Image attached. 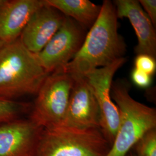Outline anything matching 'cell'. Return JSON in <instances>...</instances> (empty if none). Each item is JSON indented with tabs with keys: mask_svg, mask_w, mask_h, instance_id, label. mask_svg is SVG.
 Here are the masks:
<instances>
[{
	"mask_svg": "<svg viewBox=\"0 0 156 156\" xmlns=\"http://www.w3.org/2000/svg\"><path fill=\"white\" fill-rule=\"evenodd\" d=\"M64 16L69 17L84 28H90L98 16L101 6L89 0H45Z\"/></svg>",
	"mask_w": 156,
	"mask_h": 156,
	"instance_id": "cell-13",
	"label": "cell"
},
{
	"mask_svg": "<svg viewBox=\"0 0 156 156\" xmlns=\"http://www.w3.org/2000/svg\"><path fill=\"white\" fill-rule=\"evenodd\" d=\"M73 82L74 78L69 73L49 74L36 94L29 119L40 128L62 125Z\"/></svg>",
	"mask_w": 156,
	"mask_h": 156,
	"instance_id": "cell-5",
	"label": "cell"
},
{
	"mask_svg": "<svg viewBox=\"0 0 156 156\" xmlns=\"http://www.w3.org/2000/svg\"><path fill=\"white\" fill-rule=\"evenodd\" d=\"M4 44L2 41H0V49H1L3 46H4Z\"/></svg>",
	"mask_w": 156,
	"mask_h": 156,
	"instance_id": "cell-20",
	"label": "cell"
},
{
	"mask_svg": "<svg viewBox=\"0 0 156 156\" xmlns=\"http://www.w3.org/2000/svg\"><path fill=\"white\" fill-rule=\"evenodd\" d=\"M64 16L55 8L45 4L31 17L19 39L30 51L37 54L50 41L63 22Z\"/></svg>",
	"mask_w": 156,
	"mask_h": 156,
	"instance_id": "cell-9",
	"label": "cell"
},
{
	"mask_svg": "<svg viewBox=\"0 0 156 156\" xmlns=\"http://www.w3.org/2000/svg\"><path fill=\"white\" fill-rule=\"evenodd\" d=\"M73 77L74 82L62 125L79 129H100L98 106L90 85L85 76Z\"/></svg>",
	"mask_w": 156,
	"mask_h": 156,
	"instance_id": "cell-8",
	"label": "cell"
},
{
	"mask_svg": "<svg viewBox=\"0 0 156 156\" xmlns=\"http://www.w3.org/2000/svg\"><path fill=\"white\" fill-rule=\"evenodd\" d=\"M140 5L149 17L153 26L156 24V0H140Z\"/></svg>",
	"mask_w": 156,
	"mask_h": 156,
	"instance_id": "cell-18",
	"label": "cell"
},
{
	"mask_svg": "<svg viewBox=\"0 0 156 156\" xmlns=\"http://www.w3.org/2000/svg\"><path fill=\"white\" fill-rule=\"evenodd\" d=\"M49 75L19 38L0 49V99L37 94Z\"/></svg>",
	"mask_w": 156,
	"mask_h": 156,
	"instance_id": "cell-2",
	"label": "cell"
},
{
	"mask_svg": "<svg viewBox=\"0 0 156 156\" xmlns=\"http://www.w3.org/2000/svg\"><path fill=\"white\" fill-rule=\"evenodd\" d=\"M131 151L136 156H156V128L146 133Z\"/></svg>",
	"mask_w": 156,
	"mask_h": 156,
	"instance_id": "cell-15",
	"label": "cell"
},
{
	"mask_svg": "<svg viewBox=\"0 0 156 156\" xmlns=\"http://www.w3.org/2000/svg\"><path fill=\"white\" fill-rule=\"evenodd\" d=\"M111 146L100 129L42 128L34 156H106Z\"/></svg>",
	"mask_w": 156,
	"mask_h": 156,
	"instance_id": "cell-4",
	"label": "cell"
},
{
	"mask_svg": "<svg viewBox=\"0 0 156 156\" xmlns=\"http://www.w3.org/2000/svg\"><path fill=\"white\" fill-rule=\"evenodd\" d=\"M126 61L127 59L123 57L109 66L95 69L84 76L98 106L101 131L111 146L115 138L120 121L118 108L112 101V84L115 74Z\"/></svg>",
	"mask_w": 156,
	"mask_h": 156,
	"instance_id": "cell-6",
	"label": "cell"
},
{
	"mask_svg": "<svg viewBox=\"0 0 156 156\" xmlns=\"http://www.w3.org/2000/svg\"><path fill=\"white\" fill-rule=\"evenodd\" d=\"M126 156H136L135 154L132 151H129L128 153V154Z\"/></svg>",
	"mask_w": 156,
	"mask_h": 156,
	"instance_id": "cell-19",
	"label": "cell"
},
{
	"mask_svg": "<svg viewBox=\"0 0 156 156\" xmlns=\"http://www.w3.org/2000/svg\"><path fill=\"white\" fill-rule=\"evenodd\" d=\"M83 26L64 16L61 27L45 48L35 54L46 72L60 73L78 53L86 35Z\"/></svg>",
	"mask_w": 156,
	"mask_h": 156,
	"instance_id": "cell-7",
	"label": "cell"
},
{
	"mask_svg": "<svg viewBox=\"0 0 156 156\" xmlns=\"http://www.w3.org/2000/svg\"><path fill=\"white\" fill-rule=\"evenodd\" d=\"M42 129L29 119L0 124V156H34Z\"/></svg>",
	"mask_w": 156,
	"mask_h": 156,
	"instance_id": "cell-10",
	"label": "cell"
},
{
	"mask_svg": "<svg viewBox=\"0 0 156 156\" xmlns=\"http://www.w3.org/2000/svg\"><path fill=\"white\" fill-rule=\"evenodd\" d=\"M135 68L152 76L156 72V58L151 56L140 54L138 55L134 62Z\"/></svg>",
	"mask_w": 156,
	"mask_h": 156,
	"instance_id": "cell-16",
	"label": "cell"
},
{
	"mask_svg": "<svg viewBox=\"0 0 156 156\" xmlns=\"http://www.w3.org/2000/svg\"><path fill=\"white\" fill-rule=\"evenodd\" d=\"M118 27L113 3L104 1L100 14L86 35L80 50L60 73L84 76L95 69L109 66L123 57L126 45L118 32Z\"/></svg>",
	"mask_w": 156,
	"mask_h": 156,
	"instance_id": "cell-1",
	"label": "cell"
},
{
	"mask_svg": "<svg viewBox=\"0 0 156 156\" xmlns=\"http://www.w3.org/2000/svg\"><path fill=\"white\" fill-rule=\"evenodd\" d=\"M127 80L112 83L111 95L118 108L120 121L115 138L106 156H126L146 133L156 128L155 108L134 100Z\"/></svg>",
	"mask_w": 156,
	"mask_h": 156,
	"instance_id": "cell-3",
	"label": "cell"
},
{
	"mask_svg": "<svg viewBox=\"0 0 156 156\" xmlns=\"http://www.w3.org/2000/svg\"><path fill=\"white\" fill-rule=\"evenodd\" d=\"M45 0H4L0 4V41L4 44L20 38L26 25Z\"/></svg>",
	"mask_w": 156,
	"mask_h": 156,
	"instance_id": "cell-12",
	"label": "cell"
},
{
	"mask_svg": "<svg viewBox=\"0 0 156 156\" xmlns=\"http://www.w3.org/2000/svg\"><path fill=\"white\" fill-rule=\"evenodd\" d=\"M131 77L134 84L140 88L149 87L152 82L151 76L136 68L132 71Z\"/></svg>",
	"mask_w": 156,
	"mask_h": 156,
	"instance_id": "cell-17",
	"label": "cell"
},
{
	"mask_svg": "<svg viewBox=\"0 0 156 156\" xmlns=\"http://www.w3.org/2000/svg\"><path fill=\"white\" fill-rule=\"evenodd\" d=\"M3 1H4V0H0V4L3 2Z\"/></svg>",
	"mask_w": 156,
	"mask_h": 156,
	"instance_id": "cell-21",
	"label": "cell"
},
{
	"mask_svg": "<svg viewBox=\"0 0 156 156\" xmlns=\"http://www.w3.org/2000/svg\"><path fill=\"white\" fill-rule=\"evenodd\" d=\"M31 105L15 100L0 99V124L22 118L30 112Z\"/></svg>",
	"mask_w": 156,
	"mask_h": 156,
	"instance_id": "cell-14",
	"label": "cell"
},
{
	"mask_svg": "<svg viewBox=\"0 0 156 156\" xmlns=\"http://www.w3.org/2000/svg\"><path fill=\"white\" fill-rule=\"evenodd\" d=\"M118 18H127L136 34L138 44L135 52L156 58V34L153 24L146 15L139 1L116 0L113 1Z\"/></svg>",
	"mask_w": 156,
	"mask_h": 156,
	"instance_id": "cell-11",
	"label": "cell"
}]
</instances>
